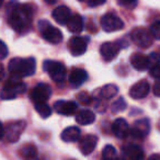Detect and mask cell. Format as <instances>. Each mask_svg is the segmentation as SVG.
I'll use <instances>...</instances> for the list:
<instances>
[{"instance_id": "6da1fadb", "label": "cell", "mask_w": 160, "mask_h": 160, "mask_svg": "<svg viewBox=\"0 0 160 160\" xmlns=\"http://www.w3.org/2000/svg\"><path fill=\"white\" fill-rule=\"evenodd\" d=\"M9 24L14 31L24 33L29 31L33 19V9L30 5H20L17 1H11L8 5Z\"/></svg>"}, {"instance_id": "7a4b0ae2", "label": "cell", "mask_w": 160, "mask_h": 160, "mask_svg": "<svg viewBox=\"0 0 160 160\" xmlns=\"http://www.w3.org/2000/svg\"><path fill=\"white\" fill-rule=\"evenodd\" d=\"M36 62L33 57L12 58L9 62V70L11 75L19 78L32 76L35 72Z\"/></svg>"}, {"instance_id": "3957f363", "label": "cell", "mask_w": 160, "mask_h": 160, "mask_svg": "<svg viewBox=\"0 0 160 160\" xmlns=\"http://www.w3.org/2000/svg\"><path fill=\"white\" fill-rule=\"evenodd\" d=\"M27 90V85L21 81V78L11 75L10 79L6 82L5 87L0 92V98L2 100H12L18 97V94L23 93Z\"/></svg>"}, {"instance_id": "277c9868", "label": "cell", "mask_w": 160, "mask_h": 160, "mask_svg": "<svg viewBox=\"0 0 160 160\" xmlns=\"http://www.w3.org/2000/svg\"><path fill=\"white\" fill-rule=\"evenodd\" d=\"M43 68L55 82H62L66 79V67L62 62L56 60H45L43 64Z\"/></svg>"}, {"instance_id": "5b68a950", "label": "cell", "mask_w": 160, "mask_h": 160, "mask_svg": "<svg viewBox=\"0 0 160 160\" xmlns=\"http://www.w3.org/2000/svg\"><path fill=\"white\" fill-rule=\"evenodd\" d=\"M38 29L42 34V38L51 44H58L62 40V33L57 29L49 24L48 21L43 20L38 22Z\"/></svg>"}, {"instance_id": "8992f818", "label": "cell", "mask_w": 160, "mask_h": 160, "mask_svg": "<svg viewBox=\"0 0 160 160\" xmlns=\"http://www.w3.org/2000/svg\"><path fill=\"white\" fill-rule=\"evenodd\" d=\"M131 38L133 42L140 48H148L152 44V35L150 31L145 28H136L132 31Z\"/></svg>"}, {"instance_id": "52a82bcc", "label": "cell", "mask_w": 160, "mask_h": 160, "mask_svg": "<svg viewBox=\"0 0 160 160\" xmlns=\"http://www.w3.org/2000/svg\"><path fill=\"white\" fill-rule=\"evenodd\" d=\"M101 28L104 32L111 33V32L120 31L124 28V22L114 13H107L101 18L100 21Z\"/></svg>"}, {"instance_id": "ba28073f", "label": "cell", "mask_w": 160, "mask_h": 160, "mask_svg": "<svg viewBox=\"0 0 160 160\" xmlns=\"http://www.w3.org/2000/svg\"><path fill=\"white\" fill-rule=\"evenodd\" d=\"M51 94H52V90L48 85H46V83H38L32 89L31 93H30V99L35 104L46 103V101L49 99Z\"/></svg>"}, {"instance_id": "9c48e42d", "label": "cell", "mask_w": 160, "mask_h": 160, "mask_svg": "<svg viewBox=\"0 0 160 160\" xmlns=\"http://www.w3.org/2000/svg\"><path fill=\"white\" fill-rule=\"evenodd\" d=\"M27 127L24 121H17V122L10 123L8 125L7 129H5V136L6 139L9 142H16L19 140L20 136L22 135L23 131Z\"/></svg>"}, {"instance_id": "30bf717a", "label": "cell", "mask_w": 160, "mask_h": 160, "mask_svg": "<svg viewBox=\"0 0 160 160\" xmlns=\"http://www.w3.org/2000/svg\"><path fill=\"white\" fill-rule=\"evenodd\" d=\"M88 43L85 38L80 36H73L69 40L68 47L72 56H81L87 51Z\"/></svg>"}, {"instance_id": "8fae6325", "label": "cell", "mask_w": 160, "mask_h": 160, "mask_svg": "<svg viewBox=\"0 0 160 160\" xmlns=\"http://www.w3.org/2000/svg\"><path fill=\"white\" fill-rule=\"evenodd\" d=\"M149 132H150V123L148 118H142V120L136 121L131 129V134L138 139L145 138L149 134Z\"/></svg>"}, {"instance_id": "7c38bea8", "label": "cell", "mask_w": 160, "mask_h": 160, "mask_svg": "<svg viewBox=\"0 0 160 160\" xmlns=\"http://www.w3.org/2000/svg\"><path fill=\"white\" fill-rule=\"evenodd\" d=\"M144 151L137 145L128 144L122 149L123 160H144Z\"/></svg>"}, {"instance_id": "4fadbf2b", "label": "cell", "mask_w": 160, "mask_h": 160, "mask_svg": "<svg viewBox=\"0 0 160 160\" xmlns=\"http://www.w3.org/2000/svg\"><path fill=\"white\" fill-rule=\"evenodd\" d=\"M149 91H150V86H149L148 81L140 80L129 89V96L135 100H139V99H144L145 97L148 96Z\"/></svg>"}, {"instance_id": "5bb4252c", "label": "cell", "mask_w": 160, "mask_h": 160, "mask_svg": "<svg viewBox=\"0 0 160 160\" xmlns=\"http://www.w3.org/2000/svg\"><path fill=\"white\" fill-rule=\"evenodd\" d=\"M121 47H122V45L118 44V43H113V42L103 43L100 47V54L104 58V60L110 62V60H113L118 56Z\"/></svg>"}, {"instance_id": "9a60e30c", "label": "cell", "mask_w": 160, "mask_h": 160, "mask_svg": "<svg viewBox=\"0 0 160 160\" xmlns=\"http://www.w3.org/2000/svg\"><path fill=\"white\" fill-rule=\"evenodd\" d=\"M54 110L57 112L58 114H62L65 116H70L77 112L78 104L75 101H65L60 100L55 102L54 104Z\"/></svg>"}, {"instance_id": "2e32d148", "label": "cell", "mask_w": 160, "mask_h": 160, "mask_svg": "<svg viewBox=\"0 0 160 160\" xmlns=\"http://www.w3.org/2000/svg\"><path fill=\"white\" fill-rule=\"evenodd\" d=\"M98 142V137L94 135H86L83 138L80 139L79 149L82 152V155L88 156L94 150Z\"/></svg>"}, {"instance_id": "e0dca14e", "label": "cell", "mask_w": 160, "mask_h": 160, "mask_svg": "<svg viewBox=\"0 0 160 160\" xmlns=\"http://www.w3.org/2000/svg\"><path fill=\"white\" fill-rule=\"evenodd\" d=\"M112 131L114 135L120 139H124L128 136L129 134V126L128 123L124 118H118L112 124Z\"/></svg>"}, {"instance_id": "ac0fdd59", "label": "cell", "mask_w": 160, "mask_h": 160, "mask_svg": "<svg viewBox=\"0 0 160 160\" xmlns=\"http://www.w3.org/2000/svg\"><path fill=\"white\" fill-rule=\"evenodd\" d=\"M131 64L138 71L147 70L151 65L149 57L144 54H134L131 57Z\"/></svg>"}, {"instance_id": "d6986e66", "label": "cell", "mask_w": 160, "mask_h": 160, "mask_svg": "<svg viewBox=\"0 0 160 160\" xmlns=\"http://www.w3.org/2000/svg\"><path fill=\"white\" fill-rule=\"evenodd\" d=\"M53 18L58 24H67L69 19L71 18V12L68 7H66V6H60V7L54 9Z\"/></svg>"}, {"instance_id": "ffe728a7", "label": "cell", "mask_w": 160, "mask_h": 160, "mask_svg": "<svg viewBox=\"0 0 160 160\" xmlns=\"http://www.w3.org/2000/svg\"><path fill=\"white\" fill-rule=\"evenodd\" d=\"M88 78V73L86 70L80 68H75L69 75V82L73 87H79L81 86Z\"/></svg>"}, {"instance_id": "44dd1931", "label": "cell", "mask_w": 160, "mask_h": 160, "mask_svg": "<svg viewBox=\"0 0 160 160\" xmlns=\"http://www.w3.org/2000/svg\"><path fill=\"white\" fill-rule=\"evenodd\" d=\"M96 121V114L90 110H81L76 115V122L80 125H89Z\"/></svg>"}, {"instance_id": "7402d4cb", "label": "cell", "mask_w": 160, "mask_h": 160, "mask_svg": "<svg viewBox=\"0 0 160 160\" xmlns=\"http://www.w3.org/2000/svg\"><path fill=\"white\" fill-rule=\"evenodd\" d=\"M80 129L78 128L77 126H70L67 127L62 131V139L66 142H77L78 139L80 138Z\"/></svg>"}, {"instance_id": "603a6c76", "label": "cell", "mask_w": 160, "mask_h": 160, "mask_svg": "<svg viewBox=\"0 0 160 160\" xmlns=\"http://www.w3.org/2000/svg\"><path fill=\"white\" fill-rule=\"evenodd\" d=\"M67 29H68L69 32L75 34H79L80 32L83 30V20L82 18L78 14H75L72 16L69 21L67 22Z\"/></svg>"}, {"instance_id": "cb8c5ba5", "label": "cell", "mask_w": 160, "mask_h": 160, "mask_svg": "<svg viewBox=\"0 0 160 160\" xmlns=\"http://www.w3.org/2000/svg\"><path fill=\"white\" fill-rule=\"evenodd\" d=\"M118 93V88L116 87L115 85H112V83H110V85H105L104 87H102L101 89L98 90V94L102 99H105V100L112 99Z\"/></svg>"}, {"instance_id": "d4e9b609", "label": "cell", "mask_w": 160, "mask_h": 160, "mask_svg": "<svg viewBox=\"0 0 160 160\" xmlns=\"http://www.w3.org/2000/svg\"><path fill=\"white\" fill-rule=\"evenodd\" d=\"M19 153L22 158L24 159H33V158L36 157V153H38V149L34 145L28 144L24 145L20 148L19 150Z\"/></svg>"}, {"instance_id": "484cf974", "label": "cell", "mask_w": 160, "mask_h": 160, "mask_svg": "<svg viewBox=\"0 0 160 160\" xmlns=\"http://www.w3.org/2000/svg\"><path fill=\"white\" fill-rule=\"evenodd\" d=\"M118 158V152L116 149L112 145H107L103 148L102 151V159L103 160H114Z\"/></svg>"}, {"instance_id": "4316f807", "label": "cell", "mask_w": 160, "mask_h": 160, "mask_svg": "<svg viewBox=\"0 0 160 160\" xmlns=\"http://www.w3.org/2000/svg\"><path fill=\"white\" fill-rule=\"evenodd\" d=\"M35 110H36V112L40 114L41 118H49L52 114V109L46 103H38V104H35Z\"/></svg>"}, {"instance_id": "83f0119b", "label": "cell", "mask_w": 160, "mask_h": 160, "mask_svg": "<svg viewBox=\"0 0 160 160\" xmlns=\"http://www.w3.org/2000/svg\"><path fill=\"white\" fill-rule=\"evenodd\" d=\"M126 107H127L126 101H125L123 98H118V100L113 103V105H112V111H113L114 113L122 112V111H124V110L126 109Z\"/></svg>"}, {"instance_id": "f1b7e54d", "label": "cell", "mask_w": 160, "mask_h": 160, "mask_svg": "<svg viewBox=\"0 0 160 160\" xmlns=\"http://www.w3.org/2000/svg\"><path fill=\"white\" fill-rule=\"evenodd\" d=\"M77 100H78V102H79L80 104L89 105L90 103H91L92 99H91V97H90L86 91H81V92H79V93H78Z\"/></svg>"}, {"instance_id": "f546056e", "label": "cell", "mask_w": 160, "mask_h": 160, "mask_svg": "<svg viewBox=\"0 0 160 160\" xmlns=\"http://www.w3.org/2000/svg\"><path fill=\"white\" fill-rule=\"evenodd\" d=\"M150 31L151 35L155 40H160V21H155L152 24L150 25Z\"/></svg>"}, {"instance_id": "4dcf8cb0", "label": "cell", "mask_w": 160, "mask_h": 160, "mask_svg": "<svg viewBox=\"0 0 160 160\" xmlns=\"http://www.w3.org/2000/svg\"><path fill=\"white\" fill-rule=\"evenodd\" d=\"M118 5L127 8V9H133L137 6V0H118Z\"/></svg>"}, {"instance_id": "1f68e13d", "label": "cell", "mask_w": 160, "mask_h": 160, "mask_svg": "<svg viewBox=\"0 0 160 160\" xmlns=\"http://www.w3.org/2000/svg\"><path fill=\"white\" fill-rule=\"evenodd\" d=\"M149 73L153 78H156V79H160V62L159 64L152 65L150 70H149Z\"/></svg>"}, {"instance_id": "d6a6232c", "label": "cell", "mask_w": 160, "mask_h": 160, "mask_svg": "<svg viewBox=\"0 0 160 160\" xmlns=\"http://www.w3.org/2000/svg\"><path fill=\"white\" fill-rule=\"evenodd\" d=\"M8 47L2 41L0 40V60L1 59H5L6 57L8 56Z\"/></svg>"}, {"instance_id": "836d02e7", "label": "cell", "mask_w": 160, "mask_h": 160, "mask_svg": "<svg viewBox=\"0 0 160 160\" xmlns=\"http://www.w3.org/2000/svg\"><path fill=\"white\" fill-rule=\"evenodd\" d=\"M107 0H87L88 2V6L91 8H96V7H99V6L103 5Z\"/></svg>"}, {"instance_id": "e575fe53", "label": "cell", "mask_w": 160, "mask_h": 160, "mask_svg": "<svg viewBox=\"0 0 160 160\" xmlns=\"http://www.w3.org/2000/svg\"><path fill=\"white\" fill-rule=\"evenodd\" d=\"M149 60H150V64L156 65L160 62V55L157 53H152L150 56H149Z\"/></svg>"}, {"instance_id": "d590c367", "label": "cell", "mask_w": 160, "mask_h": 160, "mask_svg": "<svg viewBox=\"0 0 160 160\" xmlns=\"http://www.w3.org/2000/svg\"><path fill=\"white\" fill-rule=\"evenodd\" d=\"M153 94L156 97H160V79H157L153 85Z\"/></svg>"}, {"instance_id": "8d00e7d4", "label": "cell", "mask_w": 160, "mask_h": 160, "mask_svg": "<svg viewBox=\"0 0 160 160\" xmlns=\"http://www.w3.org/2000/svg\"><path fill=\"white\" fill-rule=\"evenodd\" d=\"M3 77H5V67L2 64H0V81L2 80Z\"/></svg>"}, {"instance_id": "74e56055", "label": "cell", "mask_w": 160, "mask_h": 160, "mask_svg": "<svg viewBox=\"0 0 160 160\" xmlns=\"http://www.w3.org/2000/svg\"><path fill=\"white\" fill-rule=\"evenodd\" d=\"M148 160H160V155L159 153H155V155L150 156Z\"/></svg>"}, {"instance_id": "f35d334b", "label": "cell", "mask_w": 160, "mask_h": 160, "mask_svg": "<svg viewBox=\"0 0 160 160\" xmlns=\"http://www.w3.org/2000/svg\"><path fill=\"white\" fill-rule=\"evenodd\" d=\"M5 136V128H3L2 124H1V122H0V139Z\"/></svg>"}, {"instance_id": "ab89813d", "label": "cell", "mask_w": 160, "mask_h": 160, "mask_svg": "<svg viewBox=\"0 0 160 160\" xmlns=\"http://www.w3.org/2000/svg\"><path fill=\"white\" fill-rule=\"evenodd\" d=\"M45 2L46 3H48V5H53V3H55L57 0H44Z\"/></svg>"}, {"instance_id": "60d3db41", "label": "cell", "mask_w": 160, "mask_h": 160, "mask_svg": "<svg viewBox=\"0 0 160 160\" xmlns=\"http://www.w3.org/2000/svg\"><path fill=\"white\" fill-rule=\"evenodd\" d=\"M2 3H3V0H0V7L2 6Z\"/></svg>"}, {"instance_id": "b9f144b4", "label": "cell", "mask_w": 160, "mask_h": 160, "mask_svg": "<svg viewBox=\"0 0 160 160\" xmlns=\"http://www.w3.org/2000/svg\"><path fill=\"white\" fill-rule=\"evenodd\" d=\"M114 160H123V159H120V158H116V159H114Z\"/></svg>"}, {"instance_id": "7bdbcfd3", "label": "cell", "mask_w": 160, "mask_h": 160, "mask_svg": "<svg viewBox=\"0 0 160 160\" xmlns=\"http://www.w3.org/2000/svg\"><path fill=\"white\" fill-rule=\"evenodd\" d=\"M79 1H85V0H79Z\"/></svg>"}]
</instances>
